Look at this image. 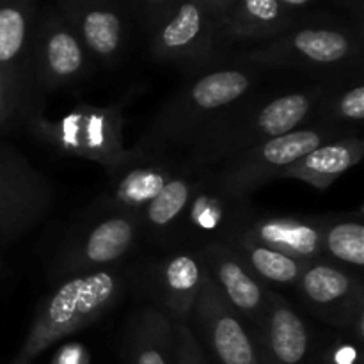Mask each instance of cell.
I'll return each mask as SVG.
<instances>
[{
    "instance_id": "obj_1",
    "label": "cell",
    "mask_w": 364,
    "mask_h": 364,
    "mask_svg": "<svg viewBox=\"0 0 364 364\" xmlns=\"http://www.w3.org/2000/svg\"><path fill=\"white\" fill-rule=\"evenodd\" d=\"M327 84L311 82L277 92H252L201 132L180 160L188 169H208L244 149L306 127Z\"/></svg>"
},
{
    "instance_id": "obj_2",
    "label": "cell",
    "mask_w": 364,
    "mask_h": 364,
    "mask_svg": "<svg viewBox=\"0 0 364 364\" xmlns=\"http://www.w3.org/2000/svg\"><path fill=\"white\" fill-rule=\"evenodd\" d=\"M262 82L258 68L249 64L213 68L191 77L164 102L134 148L180 159L201 132L258 91Z\"/></svg>"
},
{
    "instance_id": "obj_3",
    "label": "cell",
    "mask_w": 364,
    "mask_h": 364,
    "mask_svg": "<svg viewBox=\"0 0 364 364\" xmlns=\"http://www.w3.org/2000/svg\"><path fill=\"white\" fill-rule=\"evenodd\" d=\"M130 287L132 265L128 263L52 284L36 308L31 329L9 364H32L53 343L87 329L109 313Z\"/></svg>"
},
{
    "instance_id": "obj_4",
    "label": "cell",
    "mask_w": 364,
    "mask_h": 364,
    "mask_svg": "<svg viewBox=\"0 0 364 364\" xmlns=\"http://www.w3.org/2000/svg\"><path fill=\"white\" fill-rule=\"evenodd\" d=\"M123 107L124 102L103 107L80 103L60 119H48L43 112L32 114L25 127L36 141L60 155L91 160L109 173L127 153Z\"/></svg>"
},
{
    "instance_id": "obj_5",
    "label": "cell",
    "mask_w": 364,
    "mask_h": 364,
    "mask_svg": "<svg viewBox=\"0 0 364 364\" xmlns=\"http://www.w3.org/2000/svg\"><path fill=\"white\" fill-rule=\"evenodd\" d=\"M141 242V226L134 213L80 215V223L64 235L53 251L50 281L55 284L68 277L124 265Z\"/></svg>"
},
{
    "instance_id": "obj_6",
    "label": "cell",
    "mask_w": 364,
    "mask_h": 364,
    "mask_svg": "<svg viewBox=\"0 0 364 364\" xmlns=\"http://www.w3.org/2000/svg\"><path fill=\"white\" fill-rule=\"evenodd\" d=\"M341 135L348 134L322 127V124L309 123L290 134L279 135V137L244 149L217 166L203 169V173L230 194L251 198L252 192L269 181L277 180L287 167L297 162L313 148Z\"/></svg>"
},
{
    "instance_id": "obj_7",
    "label": "cell",
    "mask_w": 364,
    "mask_h": 364,
    "mask_svg": "<svg viewBox=\"0 0 364 364\" xmlns=\"http://www.w3.org/2000/svg\"><path fill=\"white\" fill-rule=\"evenodd\" d=\"M206 276L201 249H171L132 265L130 290L174 322L188 323Z\"/></svg>"
},
{
    "instance_id": "obj_8",
    "label": "cell",
    "mask_w": 364,
    "mask_h": 364,
    "mask_svg": "<svg viewBox=\"0 0 364 364\" xmlns=\"http://www.w3.org/2000/svg\"><path fill=\"white\" fill-rule=\"evenodd\" d=\"M55 201L53 185L20 151L0 142V242L11 244L38 226Z\"/></svg>"
},
{
    "instance_id": "obj_9",
    "label": "cell",
    "mask_w": 364,
    "mask_h": 364,
    "mask_svg": "<svg viewBox=\"0 0 364 364\" xmlns=\"http://www.w3.org/2000/svg\"><path fill=\"white\" fill-rule=\"evenodd\" d=\"M183 162L176 156L130 148L123 160L107 173V185L84 208L82 215L134 213L137 215L176 173Z\"/></svg>"
},
{
    "instance_id": "obj_10",
    "label": "cell",
    "mask_w": 364,
    "mask_h": 364,
    "mask_svg": "<svg viewBox=\"0 0 364 364\" xmlns=\"http://www.w3.org/2000/svg\"><path fill=\"white\" fill-rule=\"evenodd\" d=\"M188 326L205 354H210L217 364L262 363L252 329L224 301L208 276L199 291Z\"/></svg>"
},
{
    "instance_id": "obj_11",
    "label": "cell",
    "mask_w": 364,
    "mask_h": 364,
    "mask_svg": "<svg viewBox=\"0 0 364 364\" xmlns=\"http://www.w3.org/2000/svg\"><path fill=\"white\" fill-rule=\"evenodd\" d=\"M352 59L354 45L347 34L336 28H302L291 34L288 41L240 57L237 64L287 66L316 73L318 82H334L350 77L341 73V70H347Z\"/></svg>"
},
{
    "instance_id": "obj_12",
    "label": "cell",
    "mask_w": 364,
    "mask_h": 364,
    "mask_svg": "<svg viewBox=\"0 0 364 364\" xmlns=\"http://www.w3.org/2000/svg\"><path fill=\"white\" fill-rule=\"evenodd\" d=\"M199 173V185L181 219L176 249H203L210 244L233 242L256 215L251 198L230 194L203 171Z\"/></svg>"
},
{
    "instance_id": "obj_13",
    "label": "cell",
    "mask_w": 364,
    "mask_h": 364,
    "mask_svg": "<svg viewBox=\"0 0 364 364\" xmlns=\"http://www.w3.org/2000/svg\"><path fill=\"white\" fill-rule=\"evenodd\" d=\"M295 288L306 309L338 333H348L355 318L364 315L361 274L329 259L309 262Z\"/></svg>"
},
{
    "instance_id": "obj_14",
    "label": "cell",
    "mask_w": 364,
    "mask_h": 364,
    "mask_svg": "<svg viewBox=\"0 0 364 364\" xmlns=\"http://www.w3.org/2000/svg\"><path fill=\"white\" fill-rule=\"evenodd\" d=\"M252 334L267 364H320L323 345L315 329L277 291H270L265 313L252 327Z\"/></svg>"
},
{
    "instance_id": "obj_15",
    "label": "cell",
    "mask_w": 364,
    "mask_h": 364,
    "mask_svg": "<svg viewBox=\"0 0 364 364\" xmlns=\"http://www.w3.org/2000/svg\"><path fill=\"white\" fill-rule=\"evenodd\" d=\"M206 274L224 301L242 316L249 327H255L263 316L270 291L238 255L233 242H219L201 249Z\"/></svg>"
},
{
    "instance_id": "obj_16",
    "label": "cell",
    "mask_w": 364,
    "mask_h": 364,
    "mask_svg": "<svg viewBox=\"0 0 364 364\" xmlns=\"http://www.w3.org/2000/svg\"><path fill=\"white\" fill-rule=\"evenodd\" d=\"M199 178V171L183 166V169L174 174L166 187L137 213L142 242L162 251L176 249L181 219L198 188Z\"/></svg>"
},
{
    "instance_id": "obj_17",
    "label": "cell",
    "mask_w": 364,
    "mask_h": 364,
    "mask_svg": "<svg viewBox=\"0 0 364 364\" xmlns=\"http://www.w3.org/2000/svg\"><path fill=\"white\" fill-rule=\"evenodd\" d=\"M87 50L80 38L68 28H55L32 57L36 95L78 85L87 78Z\"/></svg>"
},
{
    "instance_id": "obj_18",
    "label": "cell",
    "mask_w": 364,
    "mask_h": 364,
    "mask_svg": "<svg viewBox=\"0 0 364 364\" xmlns=\"http://www.w3.org/2000/svg\"><path fill=\"white\" fill-rule=\"evenodd\" d=\"M124 364H176V322L144 304L128 316L123 341Z\"/></svg>"
},
{
    "instance_id": "obj_19",
    "label": "cell",
    "mask_w": 364,
    "mask_h": 364,
    "mask_svg": "<svg viewBox=\"0 0 364 364\" xmlns=\"http://www.w3.org/2000/svg\"><path fill=\"white\" fill-rule=\"evenodd\" d=\"M242 235L302 262L322 259V217H265L256 213Z\"/></svg>"
},
{
    "instance_id": "obj_20",
    "label": "cell",
    "mask_w": 364,
    "mask_h": 364,
    "mask_svg": "<svg viewBox=\"0 0 364 364\" xmlns=\"http://www.w3.org/2000/svg\"><path fill=\"white\" fill-rule=\"evenodd\" d=\"M364 156V139L361 134H348L334 137L316 146L311 151L291 164L279 174V178L304 181L318 191L329 188L338 178L354 166H358ZM277 178V180H279Z\"/></svg>"
},
{
    "instance_id": "obj_21",
    "label": "cell",
    "mask_w": 364,
    "mask_h": 364,
    "mask_svg": "<svg viewBox=\"0 0 364 364\" xmlns=\"http://www.w3.org/2000/svg\"><path fill=\"white\" fill-rule=\"evenodd\" d=\"M311 123L334 128L343 134H361L364 123L363 77H347L329 82L316 103Z\"/></svg>"
},
{
    "instance_id": "obj_22",
    "label": "cell",
    "mask_w": 364,
    "mask_h": 364,
    "mask_svg": "<svg viewBox=\"0 0 364 364\" xmlns=\"http://www.w3.org/2000/svg\"><path fill=\"white\" fill-rule=\"evenodd\" d=\"M205 38V20L196 4H183L178 13L159 32L155 53L166 60H198L208 52Z\"/></svg>"
},
{
    "instance_id": "obj_23",
    "label": "cell",
    "mask_w": 364,
    "mask_h": 364,
    "mask_svg": "<svg viewBox=\"0 0 364 364\" xmlns=\"http://www.w3.org/2000/svg\"><path fill=\"white\" fill-rule=\"evenodd\" d=\"M322 255L323 259H329L354 272L363 269L364 223L361 213L322 215Z\"/></svg>"
},
{
    "instance_id": "obj_24",
    "label": "cell",
    "mask_w": 364,
    "mask_h": 364,
    "mask_svg": "<svg viewBox=\"0 0 364 364\" xmlns=\"http://www.w3.org/2000/svg\"><path fill=\"white\" fill-rule=\"evenodd\" d=\"M233 244L237 247L238 255L242 256V259L247 263L251 272L269 290H272V287L295 288L302 270L308 265V262H302V259L294 258V256L258 244V242L242 233L235 238Z\"/></svg>"
},
{
    "instance_id": "obj_25",
    "label": "cell",
    "mask_w": 364,
    "mask_h": 364,
    "mask_svg": "<svg viewBox=\"0 0 364 364\" xmlns=\"http://www.w3.org/2000/svg\"><path fill=\"white\" fill-rule=\"evenodd\" d=\"M80 38L85 50L103 63H112L123 50V23L114 11L91 9L80 18Z\"/></svg>"
},
{
    "instance_id": "obj_26",
    "label": "cell",
    "mask_w": 364,
    "mask_h": 364,
    "mask_svg": "<svg viewBox=\"0 0 364 364\" xmlns=\"http://www.w3.org/2000/svg\"><path fill=\"white\" fill-rule=\"evenodd\" d=\"M31 109L6 75L0 71V130H9L18 121H27Z\"/></svg>"
},
{
    "instance_id": "obj_27",
    "label": "cell",
    "mask_w": 364,
    "mask_h": 364,
    "mask_svg": "<svg viewBox=\"0 0 364 364\" xmlns=\"http://www.w3.org/2000/svg\"><path fill=\"white\" fill-rule=\"evenodd\" d=\"M320 364H363V343L350 334L338 333L322 347Z\"/></svg>"
},
{
    "instance_id": "obj_28",
    "label": "cell",
    "mask_w": 364,
    "mask_h": 364,
    "mask_svg": "<svg viewBox=\"0 0 364 364\" xmlns=\"http://www.w3.org/2000/svg\"><path fill=\"white\" fill-rule=\"evenodd\" d=\"M176 364H210L191 326L176 322Z\"/></svg>"
},
{
    "instance_id": "obj_29",
    "label": "cell",
    "mask_w": 364,
    "mask_h": 364,
    "mask_svg": "<svg viewBox=\"0 0 364 364\" xmlns=\"http://www.w3.org/2000/svg\"><path fill=\"white\" fill-rule=\"evenodd\" d=\"M247 23H258L262 27L277 23L281 20L279 0H244Z\"/></svg>"
},
{
    "instance_id": "obj_30",
    "label": "cell",
    "mask_w": 364,
    "mask_h": 364,
    "mask_svg": "<svg viewBox=\"0 0 364 364\" xmlns=\"http://www.w3.org/2000/svg\"><path fill=\"white\" fill-rule=\"evenodd\" d=\"M50 364H91V355L82 343H66L53 354Z\"/></svg>"
},
{
    "instance_id": "obj_31",
    "label": "cell",
    "mask_w": 364,
    "mask_h": 364,
    "mask_svg": "<svg viewBox=\"0 0 364 364\" xmlns=\"http://www.w3.org/2000/svg\"><path fill=\"white\" fill-rule=\"evenodd\" d=\"M284 4H290V6H304L309 0H283Z\"/></svg>"
},
{
    "instance_id": "obj_32",
    "label": "cell",
    "mask_w": 364,
    "mask_h": 364,
    "mask_svg": "<svg viewBox=\"0 0 364 364\" xmlns=\"http://www.w3.org/2000/svg\"><path fill=\"white\" fill-rule=\"evenodd\" d=\"M151 2H160V0H151Z\"/></svg>"
},
{
    "instance_id": "obj_33",
    "label": "cell",
    "mask_w": 364,
    "mask_h": 364,
    "mask_svg": "<svg viewBox=\"0 0 364 364\" xmlns=\"http://www.w3.org/2000/svg\"><path fill=\"white\" fill-rule=\"evenodd\" d=\"M259 364H267V363H265V361H263V359H262V363H259Z\"/></svg>"
}]
</instances>
